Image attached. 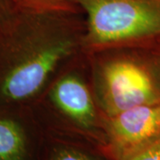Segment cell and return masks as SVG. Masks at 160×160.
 <instances>
[{"mask_svg": "<svg viewBox=\"0 0 160 160\" xmlns=\"http://www.w3.org/2000/svg\"><path fill=\"white\" fill-rule=\"evenodd\" d=\"M153 54L155 55V57L157 59V61H158V62L159 64V67H160V44L158 46H157L155 48L153 49H151V50H149Z\"/></svg>", "mask_w": 160, "mask_h": 160, "instance_id": "11", "label": "cell"}, {"mask_svg": "<svg viewBox=\"0 0 160 160\" xmlns=\"http://www.w3.org/2000/svg\"><path fill=\"white\" fill-rule=\"evenodd\" d=\"M12 2L15 3V0H0V17H4L10 12Z\"/></svg>", "mask_w": 160, "mask_h": 160, "instance_id": "10", "label": "cell"}, {"mask_svg": "<svg viewBox=\"0 0 160 160\" xmlns=\"http://www.w3.org/2000/svg\"><path fill=\"white\" fill-rule=\"evenodd\" d=\"M98 89L102 116L160 101L159 64L149 50L110 58L100 68Z\"/></svg>", "mask_w": 160, "mask_h": 160, "instance_id": "3", "label": "cell"}, {"mask_svg": "<svg viewBox=\"0 0 160 160\" xmlns=\"http://www.w3.org/2000/svg\"><path fill=\"white\" fill-rule=\"evenodd\" d=\"M122 160H160V132Z\"/></svg>", "mask_w": 160, "mask_h": 160, "instance_id": "9", "label": "cell"}, {"mask_svg": "<svg viewBox=\"0 0 160 160\" xmlns=\"http://www.w3.org/2000/svg\"><path fill=\"white\" fill-rule=\"evenodd\" d=\"M19 9L35 12L74 13L78 7L71 0H15Z\"/></svg>", "mask_w": 160, "mask_h": 160, "instance_id": "8", "label": "cell"}, {"mask_svg": "<svg viewBox=\"0 0 160 160\" xmlns=\"http://www.w3.org/2000/svg\"><path fill=\"white\" fill-rule=\"evenodd\" d=\"M27 12L29 31L12 49L0 78V94L9 102L35 95L59 65L82 46L84 32L79 33L69 18L72 13Z\"/></svg>", "mask_w": 160, "mask_h": 160, "instance_id": "1", "label": "cell"}, {"mask_svg": "<svg viewBox=\"0 0 160 160\" xmlns=\"http://www.w3.org/2000/svg\"><path fill=\"white\" fill-rule=\"evenodd\" d=\"M102 126L104 152L113 160L124 159L160 132V101L102 115Z\"/></svg>", "mask_w": 160, "mask_h": 160, "instance_id": "4", "label": "cell"}, {"mask_svg": "<svg viewBox=\"0 0 160 160\" xmlns=\"http://www.w3.org/2000/svg\"><path fill=\"white\" fill-rule=\"evenodd\" d=\"M36 139L24 120L0 115V160H40Z\"/></svg>", "mask_w": 160, "mask_h": 160, "instance_id": "6", "label": "cell"}, {"mask_svg": "<svg viewBox=\"0 0 160 160\" xmlns=\"http://www.w3.org/2000/svg\"><path fill=\"white\" fill-rule=\"evenodd\" d=\"M71 1L86 14V51L151 50L160 44V0Z\"/></svg>", "mask_w": 160, "mask_h": 160, "instance_id": "2", "label": "cell"}, {"mask_svg": "<svg viewBox=\"0 0 160 160\" xmlns=\"http://www.w3.org/2000/svg\"><path fill=\"white\" fill-rule=\"evenodd\" d=\"M51 97L69 132L103 149L102 114L85 83L75 76L64 77L52 87Z\"/></svg>", "mask_w": 160, "mask_h": 160, "instance_id": "5", "label": "cell"}, {"mask_svg": "<svg viewBox=\"0 0 160 160\" xmlns=\"http://www.w3.org/2000/svg\"><path fill=\"white\" fill-rule=\"evenodd\" d=\"M41 152L40 160H113L102 147L85 145L67 139L50 138Z\"/></svg>", "mask_w": 160, "mask_h": 160, "instance_id": "7", "label": "cell"}]
</instances>
